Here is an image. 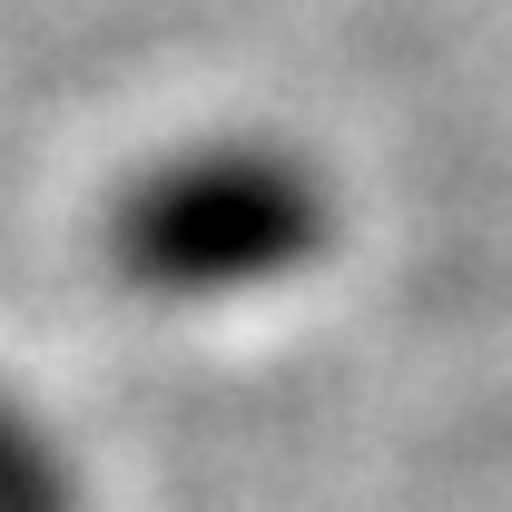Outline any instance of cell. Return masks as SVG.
Segmentation results:
<instances>
[{
  "instance_id": "1",
  "label": "cell",
  "mask_w": 512,
  "mask_h": 512,
  "mask_svg": "<svg viewBox=\"0 0 512 512\" xmlns=\"http://www.w3.org/2000/svg\"><path fill=\"white\" fill-rule=\"evenodd\" d=\"M335 237L325 178L306 158L266 148V138H227V148H188L158 158L148 178H128L109 207V266L138 296H247L276 276H306Z\"/></svg>"
},
{
  "instance_id": "2",
  "label": "cell",
  "mask_w": 512,
  "mask_h": 512,
  "mask_svg": "<svg viewBox=\"0 0 512 512\" xmlns=\"http://www.w3.org/2000/svg\"><path fill=\"white\" fill-rule=\"evenodd\" d=\"M0 512H79V483H69L60 444L0 394Z\"/></svg>"
}]
</instances>
